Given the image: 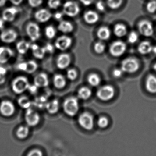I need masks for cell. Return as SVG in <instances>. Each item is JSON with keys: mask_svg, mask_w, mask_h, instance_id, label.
<instances>
[{"mask_svg": "<svg viewBox=\"0 0 156 156\" xmlns=\"http://www.w3.org/2000/svg\"><path fill=\"white\" fill-rule=\"evenodd\" d=\"M123 73H124V72L121 69V68H120V69H119V68L115 69L113 72V76L116 77V78H119V77L122 76Z\"/></svg>", "mask_w": 156, "mask_h": 156, "instance_id": "45", "label": "cell"}, {"mask_svg": "<svg viewBox=\"0 0 156 156\" xmlns=\"http://www.w3.org/2000/svg\"><path fill=\"white\" fill-rule=\"evenodd\" d=\"M126 48V45L124 42L121 41H115L109 47V52L114 57H119L125 53Z\"/></svg>", "mask_w": 156, "mask_h": 156, "instance_id": "6", "label": "cell"}, {"mask_svg": "<svg viewBox=\"0 0 156 156\" xmlns=\"http://www.w3.org/2000/svg\"><path fill=\"white\" fill-rule=\"evenodd\" d=\"M153 69H154V71L156 72V63L154 65V66H153Z\"/></svg>", "mask_w": 156, "mask_h": 156, "instance_id": "56", "label": "cell"}, {"mask_svg": "<svg viewBox=\"0 0 156 156\" xmlns=\"http://www.w3.org/2000/svg\"><path fill=\"white\" fill-rule=\"evenodd\" d=\"M30 129L27 126H20L16 131V136L18 138L21 140L26 138L29 136Z\"/></svg>", "mask_w": 156, "mask_h": 156, "instance_id": "29", "label": "cell"}, {"mask_svg": "<svg viewBox=\"0 0 156 156\" xmlns=\"http://www.w3.org/2000/svg\"><path fill=\"white\" fill-rule=\"evenodd\" d=\"M34 83L38 87H45L48 86L49 84L48 75L45 73H42L38 74L34 77Z\"/></svg>", "mask_w": 156, "mask_h": 156, "instance_id": "19", "label": "cell"}, {"mask_svg": "<svg viewBox=\"0 0 156 156\" xmlns=\"http://www.w3.org/2000/svg\"><path fill=\"white\" fill-rule=\"evenodd\" d=\"M63 108L65 113L69 116H74L79 109L78 99L74 97H70L64 101Z\"/></svg>", "mask_w": 156, "mask_h": 156, "instance_id": "1", "label": "cell"}, {"mask_svg": "<svg viewBox=\"0 0 156 156\" xmlns=\"http://www.w3.org/2000/svg\"><path fill=\"white\" fill-rule=\"evenodd\" d=\"M115 89L112 86H103L99 88L97 92V96L102 101H106L111 100L115 95Z\"/></svg>", "mask_w": 156, "mask_h": 156, "instance_id": "4", "label": "cell"}, {"mask_svg": "<svg viewBox=\"0 0 156 156\" xmlns=\"http://www.w3.org/2000/svg\"><path fill=\"white\" fill-rule=\"evenodd\" d=\"M30 46V43L25 41H21L16 44V49L20 54L24 55L29 51Z\"/></svg>", "mask_w": 156, "mask_h": 156, "instance_id": "28", "label": "cell"}, {"mask_svg": "<svg viewBox=\"0 0 156 156\" xmlns=\"http://www.w3.org/2000/svg\"><path fill=\"white\" fill-rule=\"evenodd\" d=\"M4 22L5 21L3 19H0V30H2L4 28Z\"/></svg>", "mask_w": 156, "mask_h": 156, "instance_id": "53", "label": "cell"}, {"mask_svg": "<svg viewBox=\"0 0 156 156\" xmlns=\"http://www.w3.org/2000/svg\"><path fill=\"white\" fill-rule=\"evenodd\" d=\"M25 120L29 126H35L39 124L41 117L39 113L31 108L26 109L25 114Z\"/></svg>", "mask_w": 156, "mask_h": 156, "instance_id": "8", "label": "cell"}, {"mask_svg": "<svg viewBox=\"0 0 156 156\" xmlns=\"http://www.w3.org/2000/svg\"><path fill=\"white\" fill-rule=\"evenodd\" d=\"M44 48L46 50V52L48 53L52 54L54 51V46L51 44H47Z\"/></svg>", "mask_w": 156, "mask_h": 156, "instance_id": "47", "label": "cell"}, {"mask_svg": "<svg viewBox=\"0 0 156 156\" xmlns=\"http://www.w3.org/2000/svg\"><path fill=\"white\" fill-rule=\"evenodd\" d=\"M152 51H153V52L156 55V46H155V47H153V50H152Z\"/></svg>", "mask_w": 156, "mask_h": 156, "instance_id": "55", "label": "cell"}, {"mask_svg": "<svg viewBox=\"0 0 156 156\" xmlns=\"http://www.w3.org/2000/svg\"><path fill=\"white\" fill-rule=\"evenodd\" d=\"M94 50L96 53L101 54L105 50V45L102 42H97L94 45Z\"/></svg>", "mask_w": 156, "mask_h": 156, "instance_id": "36", "label": "cell"}, {"mask_svg": "<svg viewBox=\"0 0 156 156\" xmlns=\"http://www.w3.org/2000/svg\"><path fill=\"white\" fill-rule=\"evenodd\" d=\"M91 89L86 87H81L78 91V97L82 100H87L92 95Z\"/></svg>", "mask_w": 156, "mask_h": 156, "instance_id": "30", "label": "cell"}, {"mask_svg": "<svg viewBox=\"0 0 156 156\" xmlns=\"http://www.w3.org/2000/svg\"><path fill=\"white\" fill-rule=\"evenodd\" d=\"M15 112V106L9 100H4L0 104V113L3 116H12Z\"/></svg>", "mask_w": 156, "mask_h": 156, "instance_id": "11", "label": "cell"}, {"mask_svg": "<svg viewBox=\"0 0 156 156\" xmlns=\"http://www.w3.org/2000/svg\"><path fill=\"white\" fill-rule=\"evenodd\" d=\"M7 2V0H0V8L5 6Z\"/></svg>", "mask_w": 156, "mask_h": 156, "instance_id": "54", "label": "cell"}, {"mask_svg": "<svg viewBox=\"0 0 156 156\" xmlns=\"http://www.w3.org/2000/svg\"><path fill=\"white\" fill-rule=\"evenodd\" d=\"M40 30L39 25L35 23H30L26 26V33L32 41L35 42L39 40L41 37Z\"/></svg>", "mask_w": 156, "mask_h": 156, "instance_id": "9", "label": "cell"}, {"mask_svg": "<svg viewBox=\"0 0 156 156\" xmlns=\"http://www.w3.org/2000/svg\"><path fill=\"white\" fill-rule=\"evenodd\" d=\"M18 103L21 108L23 109H26L30 108L32 104L31 100L27 97L25 96L20 97L18 99Z\"/></svg>", "mask_w": 156, "mask_h": 156, "instance_id": "31", "label": "cell"}, {"mask_svg": "<svg viewBox=\"0 0 156 156\" xmlns=\"http://www.w3.org/2000/svg\"><path fill=\"white\" fill-rule=\"evenodd\" d=\"M43 2V0H28L29 5L32 8H36L41 6Z\"/></svg>", "mask_w": 156, "mask_h": 156, "instance_id": "43", "label": "cell"}, {"mask_svg": "<svg viewBox=\"0 0 156 156\" xmlns=\"http://www.w3.org/2000/svg\"><path fill=\"white\" fill-rule=\"evenodd\" d=\"M71 62V56L68 54H61L57 57L56 66L59 69L64 70L69 66Z\"/></svg>", "mask_w": 156, "mask_h": 156, "instance_id": "16", "label": "cell"}, {"mask_svg": "<svg viewBox=\"0 0 156 156\" xmlns=\"http://www.w3.org/2000/svg\"><path fill=\"white\" fill-rule=\"evenodd\" d=\"M147 11L150 13H153L156 11V1L152 0L148 2L147 5Z\"/></svg>", "mask_w": 156, "mask_h": 156, "instance_id": "38", "label": "cell"}, {"mask_svg": "<svg viewBox=\"0 0 156 156\" xmlns=\"http://www.w3.org/2000/svg\"><path fill=\"white\" fill-rule=\"evenodd\" d=\"M18 34L16 31L12 29L3 31L0 34L2 41L7 44L12 43L18 38Z\"/></svg>", "mask_w": 156, "mask_h": 156, "instance_id": "14", "label": "cell"}, {"mask_svg": "<svg viewBox=\"0 0 156 156\" xmlns=\"http://www.w3.org/2000/svg\"><path fill=\"white\" fill-rule=\"evenodd\" d=\"M138 29L140 33L145 37H151L154 33L152 23L147 20L140 21L138 24Z\"/></svg>", "mask_w": 156, "mask_h": 156, "instance_id": "10", "label": "cell"}, {"mask_svg": "<svg viewBox=\"0 0 156 156\" xmlns=\"http://www.w3.org/2000/svg\"><path fill=\"white\" fill-rule=\"evenodd\" d=\"M80 12L79 5L75 2L67 1L63 6V12L66 16L71 18L77 16Z\"/></svg>", "mask_w": 156, "mask_h": 156, "instance_id": "7", "label": "cell"}, {"mask_svg": "<svg viewBox=\"0 0 156 156\" xmlns=\"http://www.w3.org/2000/svg\"><path fill=\"white\" fill-rule=\"evenodd\" d=\"M80 2L85 6H89L93 4L94 0H79Z\"/></svg>", "mask_w": 156, "mask_h": 156, "instance_id": "49", "label": "cell"}, {"mask_svg": "<svg viewBox=\"0 0 156 156\" xmlns=\"http://www.w3.org/2000/svg\"><path fill=\"white\" fill-rule=\"evenodd\" d=\"M83 19L87 24H94L99 20V16L98 13L94 11L89 10L85 12Z\"/></svg>", "mask_w": 156, "mask_h": 156, "instance_id": "20", "label": "cell"}, {"mask_svg": "<svg viewBox=\"0 0 156 156\" xmlns=\"http://www.w3.org/2000/svg\"><path fill=\"white\" fill-rule=\"evenodd\" d=\"M30 85L27 77L24 76H17L12 83V89L14 93L20 94L28 90Z\"/></svg>", "mask_w": 156, "mask_h": 156, "instance_id": "2", "label": "cell"}, {"mask_svg": "<svg viewBox=\"0 0 156 156\" xmlns=\"http://www.w3.org/2000/svg\"><path fill=\"white\" fill-rule=\"evenodd\" d=\"M12 3L15 6H19L22 3L23 0H10Z\"/></svg>", "mask_w": 156, "mask_h": 156, "instance_id": "51", "label": "cell"}, {"mask_svg": "<svg viewBox=\"0 0 156 156\" xmlns=\"http://www.w3.org/2000/svg\"><path fill=\"white\" fill-rule=\"evenodd\" d=\"M43 154L41 150L34 149L32 150L27 154L28 156H42Z\"/></svg>", "mask_w": 156, "mask_h": 156, "instance_id": "44", "label": "cell"}, {"mask_svg": "<svg viewBox=\"0 0 156 156\" xmlns=\"http://www.w3.org/2000/svg\"><path fill=\"white\" fill-rule=\"evenodd\" d=\"M38 65L35 61L30 60L28 62L20 63L18 65V69L28 74L34 73L38 69Z\"/></svg>", "mask_w": 156, "mask_h": 156, "instance_id": "13", "label": "cell"}, {"mask_svg": "<svg viewBox=\"0 0 156 156\" xmlns=\"http://www.w3.org/2000/svg\"><path fill=\"white\" fill-rule=\"evenodd\" d=\"M38 87L36 86L35 84L30 85L29 87H28V90L29 92L31 94H37L38 92Z\"/></svg>", "mask_w": 156, "mask_h": 156, "instance_id": "46", "label": "cell"}, {"mask_svg": "<svg viewBox=\"0 0 156 156\" xmlns=\"http://www.w3.org/2000/svg\"><path fill=\"white\" fill-rule=\"evenodd\" d=\"M114 33L116 37L122 38L126 35L127 29L123 23H117L114 27Z\"/></svg>", "mask_w": 156, "mask_h": 156, "instance_id": "27", "label": "cell"}, {"mask_svg": "<svg viewBox=\"0 0 156 156\" xmlns=\"http://www.w3.org/2000/svg\"><path fill=\"white\" fill-rule=\"evenodd\" d=\"M14 55L13 51L7 47H0V64H4L8 62Z\"/></svg>", "mask_w": 156, "mask_h": 156, "instance_id": "18", "label": "cell"}, {"mask_svg": "<svg viewBox=\"0 0 156 156\" xmlns=\"http://www.w3.org/2000/svg\"><path fill=\"white\" fill-rule=\"evenodd\" d=\"M61 4L60 0H48V6L51 9H56L61 6Z\"/></svg>", "mask_w": 156, "mask_h": 156, "instance_id": "41", "label": "cell"}, {"mask_svg": "<svg viewBox=\"0 0 156 156\" xmlns=\"http://www.w3.org/2000/svg\"><path fill=\"white\" fill-rule=\"evenodd\" d=\"M145 85L148 92L151 94H156V76L153 75L148 76Z\"/></svg>", "mask_w": 156, "mask_h": 156, "instance_id": "21", "label": "cell"}, {"mask_svg": "<svg viewBox=\"0 0 156 156\" xmlns=\"http://www.w3.org/2000/svg\"><path fill=\"white\" fill-rule=\"evenodd\" d=\"M52 17V14L46 9H41L35 12L34 18L35 20L41 23H44L49 21Z\"/></svg>", "mask_w": 156, "mask_h": 156, "instance_id": "17", "label": "cell"}, {"mask_svg": "<svg viewBox=\"0 0 156 156\" xmlns=\"http://www.w3.org/2000/svg\"><path fill=\"white\" fill-rule=\"evenodd\" d=\"M46 51L44 47H39L35 51H32L33 55L38 59H42L44 57Z\"/></svg>", "mask_w": 156, "mask_h": 156, "instance_id": "35", "label": "cell"}, {"mask_svg": "<svg viewBox=\"0 0 156 156\" xmlns=\"http://www.w3.org/2000/svg\"><path fill=\"white\" fill-rule=\"evenodd\" d=\"M123 2V0H107V4L111 9L116 10L121 7Z\"/></svg>", "mask_w": 156, "mask_h": 156, "instance_id": "33", "label": "cell"}, {"mask_svg": "<svg viewBox=\"0 0 156 156\" xmlns=\"http://www.w3.org/2000/svg\"><path fill=\"white\" fill-rule=\"evenodd\" d=\"M58 29L61 32L65 34L71 33L74 30V26L70 22L61 21L58 26Z\"/></svg>", "mask_w": 156, "mask_h": 156, "instance_id": "22", "label": "cell"}, {"mask_svg": "<svg viewBox=\"0 0 156 156\" xmlns=\"http://www.w3.org/2000/svg\"><path fill=\"white\" fill-rule=\"evenodd\" d=\"M66 76L69 80L73 81L76 79L77 76V73L76 70L74 69H70L67 71Z\"/></svg>", "mask_w": 156, "mask_h": 156, "instance_id": "42", "label": "cell"}, {"mask_svg": "<svg viewBox=\"0 0 156 156\" xmlns=\"http://www.w3.org/2000/svg\"><path fill=\"white\" fill-rule=\"evenodd\" d=\"M139 67L138 61L134 57L126 58L121 62V69L126 73H136L138 70Z\"/></svg>", "mask_w": 156, "mask_h": 156, "instance_id": "3", "label": "cell"}, {"mask_svg": "<svg viewBox=\"0 0 156 156\" xmlns=\"http://www.w3.org/2000/svg\"><path fill=\"white\" fill-rule=\"evenodd\" d=\"M53 81L54 85L57 89H62L66 85V81L65 77L60 74L55 75Z\"/></svg>", "mask_w": 156, "mask_h": 156, "instance_id": "26", "label": "cell"}, {"mask_svg": "<svg viewBox=\"0 0 156 156\" xmlns=\"http://www.w3.org/2000/svg\"><path fill=\"white\" fill-rule=\"evenodd\" d=\"M7 73L6 68L0 66V85L3 84L6 82Z\"/></svg>", "mask_w": 156, "mask_h": 156, "instance_id": "39", "label": "cell"}, {"mask_svg": "<svg viewBox=\"0 0 156 156\" xmlns=\"http://www.w3.org/2000/svg\"><path fill=\"white\" fill-rule=\"evenodd\" d=\"M56 33L55 29L52 25H49L45 28V36L49 40H52L54 38L56 35Z\"/></svg>", "mask_w": 156, "mask_h": 156, "instance_id": "34", "label": "cell"}, {"mask_svg": "<svg viewBox=\"0 0 156 156\" xmlns=\"http://www.w3.org/2000/svg\"><path fill=\"white\" fill-rule=\"evenodd\" d=\"M54 17L56 20H61L63 18V13L61 12H56L55 14Z\"/></svg>", "mask_w": 156, "mask_h": 156, "instance_id": "50", "label": "cell"}, {"mask_svg": "<svg viewBox=\"0 0 156 156\" xmlns=\"http://www.w3.org/2000/svg\"><path fill=\"white\" fill-rule=\"evenodd\" d=\"M19 12V9L16 7L7 8L2 12V19L5 22H12L15 20L16 15Z\"/></svg>", "mask_w": 156, "mask_h": 156, "instance_id": "15", "label": "cell"}, {"mask_svg": "<svg viewBox=\"0 0 156 156\" xmlns=\"http://www.w3.org/2000/svg\"><path fill=\"white\" fill-rule=\"evenodd\" d=\"M97 124L99 127L101 128H105L108 126L109 121L107 118L106 117H100L98 120Z\"/></svg>", "mask_w": 156, "mask_h": 156, "instance_id": "37", "label": "cell"}, {"mask_svg": "<svg viewBox=\"0 0 156 156\" xmlns=\"http://www.w3.org/2000/svg\"><path fill=\"white\" fill-rule=\"evenodd\" d=\"M151 43L147 41L141 42L138 47V51L141 55H147L151 52L153 50Z\"/></svg>", "mask_w": 156, "mask_h": 156, "instance_id": "24", "label": "cell"}, {"mask_svg": "<svg viewBox=\"0 0 156 156\" xmlns=\"http://www.w3.org/2000/svg\"><path fill=\"white\" fill-rule=\"evenodd\" d=\"M88 83L93 87L98 86L101 82V79L98 75L95 73H92L87 77Z\"/></svg>", "mask_w": 156, "mask_h": 156, "instance_id": "32", "label": "cell"}, {"mask_svg": "<svg viewBox=\"0 0 156 156\" xmlns=\"http://www.w3.org/2000/svg\"><path fill=\"white\" fill-rule=\"evenodd\" d=\"M78 124L84 129L91 130L94 126V119L93 115L88 112H84L78 117Z\"/></svg>", "mask_w": 156, "mask_h": 156, "instance_id": "5", "label": "cell"}, {"mask_svg": "<svg viewBox=\"0 0 156 156\" xmlns=\"http://www.w3.org/2000/svg\"><path fill=\"white\" fill-rule=\"evenodd\" d=\"M96 8L98 11L103 12L105 10V5L102 1H98L96 3Z\"/></svg>", "mask_w": 156, "mask_h": 156, "instance_id": "48", "label": "cell"}, {"mask_svg": "<svg viewBox=\"0 0 156 156\" xmlns=\"http://www.w3.org/2000/svg\"><path fill=\"white\" fill-rule=\"evenodd\" d=\"M47 112L51 115H54L59 111V102L57 99H54L46 103L45 105Z\"/></svg>", "mask_w": 156, "mask_h": 156, "instance_id": "25", "label": "cell"}, {"mask_svg": "<svg viewBox=\"0 0 156 156\" xmlns=\"http://www.w3.org/2000/svg\"><path fill=\"white\" fill-rule=\"evenodd\" d=\"M73 44L71 37L66 35H62L58 37L55 43V48L61 51H65L69 49Z\"/></svg>", "mask_w": 156, "mask_h": 156, "instance_id": "12", "label": "cell"}, {"mask_svg": "<svg viewBox=\"0 0 156 156\" xmlns=\"http://www.w3.org/2000/svg\"><path fill=\"white\" fill-rule=\"evenodd\" d=\"M138 34L135 31H131L128 37V41L131 44L136 43L138 40Z\"/></svg>", "mask_w": 156, "mask_h": 156, "instance_id": "40", "label": "cell"}, {"mask_svg": "<svg viewBox=\"0 0 156 156\" xmlns=\"http://www.w3.org/2000/svg\"><path fill=\"white\" fill-rule=\"evenodd\" d=\"M97 35L101 41H107L111 36V31L108 27L102 26L98 29L97 33Z\"/></svg>", "mask_w": 156, "mask_h": 156, "instance_id": "23", "label": "cell"}, {"mask_svg": "<svg viewBox=\"0 0 156 156\" xmlns=\"http://www.w3.org/2000/svg\"><path fill=\"white\" fill-rule=\"evenodd\" d=\"M40 47L39 45L36 44H33L31 45L30 48L31 49L32 51H35V50H37L38 48Z\"/></svg>", "mask_w": 156, "mask_h": 156, "instance_id": "52", "label": "cell"}]
</instances>
